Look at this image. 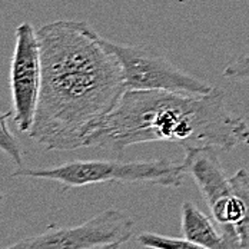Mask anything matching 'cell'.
<instances>
[{
    "label": "cell",
    "mask_w": 249,
    "mask_h": 249,
    "mask_svg": "<svg viewBox=\"0 0 249 249\" xmlns=\"http://www.w3.org/2000/svg\"><path fill=\"white\" fill-rule=\"evenodd\" d=\"M37 37L43 79L29 136L46 150L85 148L126 92L122 68L86 22L56 20L42 26Z\"/></svg>",
    "instance_id": "obj_1"
},
{
    "label": "cell",
    "mask_w": 249,
    "mask_h": 249,
    "mask_svg": "<svg viewBox=\"0 0 249 249\" xmlns=\"http://www.w3.org/2000/svg\"><path fill=\"white\" fill-rule=\"evenodd\" d=\"M146 142L232 150L249 145V124L229 109L218 88L203 96L126 90L116 109L88 136L85 148L121 155Z\"/></svg>",
    "instance_id": "obj_2"
},
{
    "label": "cell",
    "mask_w": 249,
    "mask_h": 249,
    "mask_svg": "<svg viewBox=\"0 0 249 249\" xmlns=\"http://www.w3.org/2000/svg\"><path fill=\"white\" fill-rule=\"evenodd\" d=\"M13 178H35L60 183L66 189L83 188L98 183H150L165 188H179L185 179L182 163L166 158L149 160L90 159L72 160L53 168H18Z\"/></svg>",
    "instance_id": "obj_3"
},
{
    "label": "cell",
    "mask_w": 249,
    "mask_h": 249,
    "mask_svg": "<svg viewBox=\"0 0 249 249\" xmlns=\"http://www.w3.org/2000/svg\"><path fill=\"white\" fill-rule=\"evenodd\" d=\"M105 42L122 68L126 90H162L194 96L213 90L211 83L180 71L148 46L122 45L107 39Z\"/></svg>",
    "instance_id": "obj_4"
},
{
    "label": "cell",
    "mask_w": 249,
    "mask_h": 249,
    "mask_svg": "<svg viewBox=\"0 0 249 249\" xmlns=\"http://www.w3.org/2000/svg\"><path fill=\"white\" fill-rule=\"evenodd\" d=\"M186 176L196 183L213 221L222 231L232 249H242L236 225L241 221V203L232 191L231 178L213 146H185L182 162Z\"/></svg>",
    "instance_id": "obj_5"
},
{
    "label": "cell",
    "mask_w": 249,
    "mask_h": 249,
    "mask_svg": "<svg viewBox=\"0 0 249 249\" xmlns=\"http://www.w3.org/2000/svg\"><path fill=\"white\" fill-rule=\"evenodd\" d=\"M135 222L118 209H106L76 226H49L43 233L29 236L3 249H95L127 242Z\"/></svg>",
    "instance_id": "obj_6"
},
{
    "label": "cell",
    "mask_w": 249,
    "mask_h": 249,
    "mask_svg": "<svg viewBox=\"0 0 249 249\" xmlns=\"http://www.w3.org/2000/svg\"><path fill=\"white\" fill-rule=\"evenodd\" d=\"M42 79L43 69L37 30L25 22L16 29V42L10 62V92L15 107L13 122L25 133H29L35 121Z\"/></svg>",
    "instance_id": "obj_7"
},
{
    "label": "cell",
    "mask_w": 249,
    "mask_h": 249,
    "mask_svg": "<svg viewBox=\"0 0 249 249\" xmlns=\"http://www.w3.org/2000/svg\"><path fill=\"white\" fill-rule=\"evenodd\" d=\"M180 213V229L185 238L208 249H232L213 218L205 215L194 202L185 200Z\"/></svg>",
    "instance_id": "obj_8"
},
{
    "label": "cell",
    "mask_w": 249,
    "mask_h": 249,
    "mask_svg": "<svg viewBox=\"0 0 249 249\" xmlns=\"http://www.w3.org/2000/svg\"><path fill=\"white\" fill-rule=\"evenodd\" d=\"M232 191L238 196L241 203V221L236 225V232L239 236L241 248L249 249V172L247 169H239L231 176Z\"/></svg>",
    "instance_id": "obj_9"
},
{
    "label": "cell",
    "mask_w": 249,
    "mask_h": 249,
    "mask_svg": "<svg viewBox=\"0 0 249 249\" xmlns=\"http://www.w3.org/2000/svg\"><path fill=\"white\" fill-rule=\"evenodd\" d=\"M138 242L149 249H208L202 245H198L188 238H175L165 236L153 232H142L138 235Z\"/></svg>",
    "instance_id": "obj_10"
},
{
    "label": "cell",
    "mask_w": 249,
    "mask_h": 249,
    "mask_svg": "<svg viewBox=\"0 0 249 249\" xmlns=\"http://www.w3.org/2000/svg\"><path fill=\"white\" fill-rule=\"evenodd\" d=\"M9 116H12V112H4L0 116V126H1V138H0V146L1 149L7 153V156L18 165V168L23 166V153L20 149L19 141L16 139V136L10 132L7 119Z\"/></svg>",
    "instance_id": "obj_11"
},
{
    "label": "cell",
    "mask_w": 249,
    "mask_h": 249,
    "mask_svg": "<svg viewBox=\"0 0 249 249\" xmlns=\"http://www.w3.org/2000/svg\"><path fill=\"white\" fill-rule=\"evenodd\" d=\"M222 75L229 80H249V53L232 60L225 68Z\"/></svg>",
    "instance_id": "obj_12"
},
{
    "label": "cell",
    "mask_w": 249,
    "mask_h": 249,
    "mask_svg": "<svg viewBox=\"0 0 249 249\" xmlns=\"http://www.w3.org/2000/svg\"><path fill=\"white\" fill-rule=\"evenodd\" d=\"M122 247V244H112V245H106V247H100L95 249H119Z\"/></svg>",
    "instance_id": "obj_13"
},
{
    "label": "cell",
    "mask_w": 249,
    "mask_h": 249,
    "mask_svg": "<svg viewBox=\"0 0 249 249\" xmlns=\"http://www.w3.org/2000/svg\"><path fill=\"white\" fill-rule=\"evenodd\" d=\"M248 1H249V0H248Z\"/></svg>",
    "instance_id": "obj_14"
}]
</instances>
